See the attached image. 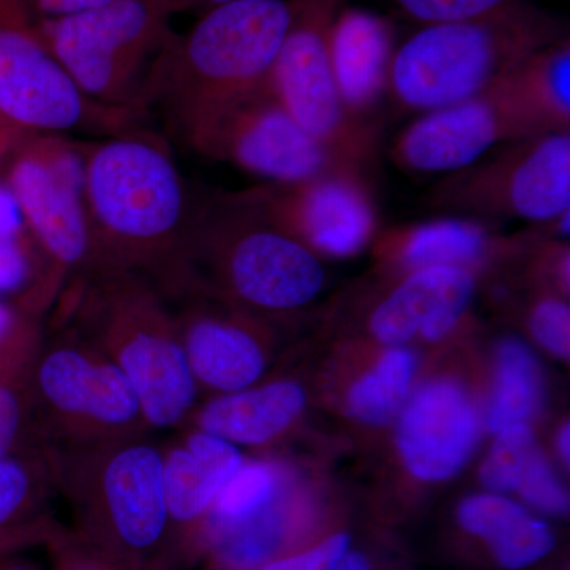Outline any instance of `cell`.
Returning <instances> with one entry per match:
<instances>
[{
	"label": "cell",
	"instance_id": "7c38bea8",
	"mask_svg": "<svg viewBox=\"0 0 570 570\" xmlns=\"http://www.w3.org/2000/svg\"><path fill=\"white\" fill-rule=\"evenodd\" d=\"M341 0H295V17L269 71L279 102L340 163L367 171L377 154L376 122L355 118L337 94L330 29Z\"/></svg>",
	"mask_w": 570,
	"mask_h": 570
},
{
	"label": "cell",
	"instance_id": "603a6c76",
	"mask_svg": "<svg viewBox=\"0 0 570 570\" xmlns=\"http://www.w3.org/2000/svg\"><path fill=\"white\" fill-rule=\"evenodd\" d=\"M306 393L294 381L217 395L195 407L187 422L194 430L223 438L235 445H264L284 434L302 415Z\"/></svg>",
	"mask_w": 570,
	"mask_h": 570
},
{
	"label": "cell",
	"instance_id": "8fae6325",
	"mask_svg": "<svg viewBox=\"0 0 570 570\" xmlns=\"http://www.w3.org/2000/svg\"><path fill=\"white\" fill-rule=\"evenodd\" d=\"M428 204L449 216L550 223L570 209V132L505 142L478 163L445 175Z\"/></svg>",
	"mask_w": 570,
	"mask_h": 570
},
{
	"label": "cell",
	"instance_id": "6da1fadb",
	"mask_svg": "<svg viewBox=\"0 0 570 570\" xmlns=\"http://www.w3.org/2000/svg\"><path fill=\"white\" fill-rule=\"evenodd\" d=\"M85 200L92 275L130 273L170 292L181 277L198 198L168 142L137 126L85 142Z\"/></svg>",
	"mask_w": 570,
	"mask_h": 570
},
{
	"label": "cell",
	"instance_id": "83f0119b",
	"mask_svg": "<svg viewBox=\"0 0 570 570\" xmlns=\"http://www.w3.org/2000/svg\"><path fill=\"white\" fill-rule=\"evenodd\" d=\"M414 373L415 355L409 348H389L348 390V415L367 425H385L406 404Z\"/></svg>",
	"mask_w": 570,
	"mask_h": 570
},
{
	"label": "cell",
	"instance_id": "4dcf8cb0",
	"mask_svg": "<svg viewBox=\"0 0 570 570\" xmlns=\"http://www.w3.org/2000/svg\"><path fill=\"white\" fill-rule=\"evenodd\" d=\"M36 354L0 363V459L36 438L29 400V371Z\"/></svg>",
	"mask_w": 570,
	"mask_h": 570
},
{
	"label": "cell",
	"instance_id": "ab89813d",
	"mask_svg": "<svg viewBox=\"0 0 570 570\" xmlns=\"http://www.w3.org/2000/svg\"><path fill=\"white\" fill-rule=\"evenodd\" d=\"M336 570H371L370 564H367L366 558L362 557L360 553H344V557L341 558V561L337 562Z\"/></svg>",
	"mask_w": 570,
	"mask_h": 570
},
{
	"label": "cell",
	"instance_id": "44dd1931",
	"mask_svg": "<svg viewBox=\"0 0 570 570\" xmlns=\"http://www.w3.org/2000/svg\"><path fill=\"white\" fill-rule=\"evenodd\" d=\"M56 491L39 439L0 459V558L32 546H50L66 528L52 513Z\"/></svg>",
	"mask_w": 570,
	"mask_h": 570
},
{
	"label": "cell",
	"instance_id": "52a82bcc",
	"mask_svg": "<svg viewBox=\"0 0 570 570\" xmlns=\"http://www.w3.org/2000/svg\"><path fill=\"white\" fill-rule=\"evenodd\" d=\"M29 400L33 433L45 445L88 448L149 430L122 371L67 325L43 335L29 371Z\"/></svg>",
	"mask_w": 570,
	"mask_h": 570
},
{
	"label": "cell",
	"instance_id": "f1b7e54d",
	"mask_svg": "<svg viewBox=\"0 0 570 570\" xmlns=\"http://www.w3.org/2000/svg\"><path fill=\"white\" fill-rule=\"evenodd\" d=\"M287 478V472L279 464L266 461L243 464L230 482L217 494L205 530L212 524L228 523L249 515L275 497Z\"/></svg>",
	"mask_w": 570,
	"mask_h": 570
},
{
	"label": "cell",
	"instance_id": "4fadbf2b",
	"mask_svg": "<svg viewBox=\"0 0 570 570\" xmlns=\"http://www.w3.org/2000/svg\"><path fill=\"white\" fill-rule=\"evenodd\" d=\"M189 148L276 184L298 183L336 167H351L335 159L296 122L269 81L220 112Z\"/></svg>",
	"mask_w": 570,
	"mask_h": 570
},
{
	"label": "cell",
	"instance_id": "5b68a950",
	"mask_svg": "<svg viewBox=\"0 0 570 570\" xmlns=\"http://www.w3.org/2000/svg\"><path fill=\"white\" fill-rule=\"evenodd\" d=\"M324 283L318 255L243 190L198 200L181 277L167 295L198 292L242 309L283 314L313 302Z\"/></svg>",
	"mask_w": 570,
	"mask_h": 570
},
{
	"label": "cell",
	"instance_id": "f35d334b",
	"mask_svg": "<svg viewBox=\"0 0 570 570\" xmlns=\"http://www.w3.org/2000/svg\"><path fill=\"white\" fill-rule=\"evenodd\" d=\"M235 2H245V0H171L175 13H197L198 17L217 7Z\"/></svg>",
	"mask_w": 570,
	"mask_h": 570
},
{
	"label": "cell",
	"instance_id": "ba28073f",
	"mask_svg": "<svg viewBox=\"0 0 570 570\" xmlns=\"http://www.w3.org/2000/svg\"><path fill=\"white\" fill-rule=\"evenodd\" d=\"M175 14L171 0H110L39 24L52 56L88 99L142 116L154 63L175 33Z\"/></svg>",
	"mask_w": 570,
	"mask_h": 570
},
{
	"label": "cell",
	"instance_id": "5bb4252c",
	"mask_svg": "<svg viewBox=\"0 0 570 570\" xmlns=\"http://www.w3.org/2000/svg\"><path fill=\"white\" fill-rule=\"evenodd\" d=\"M367 171L333 170L298 183H266L247 190L265 216L314 254L346 258L377 232V205Z\"/></svg>",
	"mask_w": 570,
	"mask_h": 570
},
{
	"label": "cell",
	"instance_id": "ac0fdd59",
	"mask_svg": "<svg viewBox=\"0 0 570 570\" xmlns=\"http://www.w3.org/2000/svg\"><path fill=\"white\" fill-rule=\"evenodd\" d=\"M478 409L463 385L438 379L417 390L401 409L396 444L414 478L441 482L455 475L474 452Z\"/></svg>",
	"mask_w": 570,
	"mask_h": 570
},
{
	"label": "cell",
	"instance_id": "7a4b0ae2",
	"mask_svg": "<svg viewBox=\"0 0 570 570\" xmlns=\"http://www.w3.org/2000/svg\"><path fill=\"white\" fill-rule=\"evenodd\" d=\"M295 0H245L206 11L174 33L154 63L146 112L157 108L187 146L230 105L268 81Z\"/></svg>",
	"mask_w": 570,
	"mask_h": 570
},
{
	"label": "cell",
	"instance_id": "60d3db41",
	"mask_svg": "<svg viewBox=\"0 0 570 570\" xmlns=\"http://www.w3.org/2000/svg\"><path fill=\"white\" fill-rule=\"evenodd\" d=\"M18 138H21L20 135L10 132L9 129L0 124V164L6 160L7 154L10 153L11 146L17 142Z\"/></svg>",
	"mask_w": 570,
	"mask_h": 570
},
{
	"label": "cell",
	"instance_id": "836d02e7",
	"mask_svg": "<svg viewBox=\"0 0 570 570\" xmlns=\"http://www.w3.org/2000/svg\"><path fill=\"white\" fill-rule=\"evenodd\" d=\"M409 17L438 24L475 20L510 7V0H396Z\"/></svg>",
	"mask_w": 570,
	"mask_h": 570
},
{
	"label": "cell",
	"instance_id": "f546056e",
	"mask_svg": "<svg viewBox=\"0 0 570 570\" xmlns=\"http://www.w3.org/2000/svg\"><path fill=\"white\" fill-rule=\"evenodd\" d=\"M540 453L528 423L504 428L499 431L497 442L480 468V479L487 489L498 493L519 491Z\"/></svg>",
	"mask_w": 570,
	"mask_h": 570
},
{
	"label": "cell",
	"instance_id": "7bdbcfd3",
	"mask_svg": "<svg viewBox=\"0 0 570 570\" xmlns=\"http://www.w3.org/2000/svg\"><path fill=\"white\" fill-rule=\"evenodd\" d=\"M0 570H33L32 568H29V566L26 564H6L0 568Z\"/></svg>",
	"mask_w": 570,
	"mask_h": 570
},
{
	"label": "cell",
	"instance_id": "9a60e30c",
	"mask_svg": "<svg viewBox=\"0 0 570 570\" xmlns=\"http://www.w3.org/2000/svg\"><path fill=\"white\" fill-rule=\"evenodd\" d=\"M538 134L546 132L508 94L493 86L472 99L422 112L396 135L390 156L411 174L450 175L505 142Z\"/></svg>",
	"mask_w": 570,
	"mask_h": 570
},
{
	"label": "cell",
	"instance_id": "9c48e42d",
	"mask_svg": "<svg viewBox=\"0 0 570 570\" xmlns=\"http://www.w3.org/2000/svg\"><path fill=\"white\" fill-rule=\"evenodd\" d=\"M6 178L48 268L56 302L96 268L85 200V142L22 135L7 154Z\"/></svg>",
	"mask_w": 570,
	"mask_h": 570
},
{
	"label": "cell",
	"instance_id": "ffe728a7",
	"mask_svg": "<svg viewBox=\"0 0 570 570\" xmlns=\"http://www.w3.org/2000/svg\"><path fill=\"white\" fill-rule=\"evenodd\" d=\"M393 32L384 18L346 10L330 29V62L337 94L355 118L374 122L387 96L393 61Z\"/></svg>",
	"mask_w": 570,
	"mask_h": 570
},
{
	"label": "cell",
	"instance_id": "8d00e7d4",
	"mask_svg": "<svg viewBox=\"0 0 570 570\" xmlns=\"http://www.w3.org/2000/svg\"><path fill=\"white\" fill-rule=\"evenodd\" d=\"M347 534H335L303 553L285 554L261 570H336L337 562L348 549Z\"/></svg>",
	"mask_w": 570,
	"mask_h": 570
},
{
	"label": "cell",
	"instance_id": "277c9868",
	"mask_svg": "<svg viewBox=\"0 0 570 570\" xmlns=\"http://www.w3.org/2000/svg\"><path fill=\"white\" fill-rule=\"evenodd\" d=\"M58 302L59 324L80 333L122 371L149 430L184 426L200 390L174 309L153 281L100 273L67 285Z\"/></svg>",
	"mask_w": 570,
	"mask_h": 570
},
{
	"label": "cell",
	"instance_id": "8992f818",
	"mask_svg": "<svg viewBox=\"0 0 570 570\" xmlns=\"http://www.w3.org/2000/svg\"><path fill=\"white\" fill-rule=\"evenodd\" d=\"M551 43L557 39L549 22L512 7L475 20L426 24L393 55L389 94L409 111L463 102Z\"/></svg>",
	"mask_w": 570,
	"mask_h": 570
},
{
	"label": "cell",
	"instance_id": "b9f144b4",
	"mask_svg": "<svg viewBox=\"0 0 570 570\" xmlns=\"http://www.w3.org/2000/svg\"><path fill=\"white\" fill-rule=\"evenodd\" d=\"M569 438L570 430L569 423H566L564 426L561 428L560 436H558V450H560L561 459L569 464Z\"/></svg>",
	"mask_w": 570,
	"mask_h": 570
},
{
	"label": "cell",
	"instance_id": "d6986e66",
	"mask_svg": "<svg viewBox=\"0 0 570 570\" xmlns=\"http://www.w3.org/2000/svg\"><path fill=\"white\" fill-rule=\"evenodd\" d=\"M475 288V273L459 266L411 269L371 309V335L387 346L415 336L444 340L466 316Z\"/></svg>",
	"mask_w": 570,
	"mask_h": 570
},
{
	"label": "cell",
	"instance_id": "e0dca14e",
	"mask_svg": "<svg viewBox=\"0 0 570 570\" xmlns=\"http://www.w3.org/2000/svg\"><path fill=\"white\" fill-rule=\"evenodd\" d=\"M243 464L245 459L235 444L194 428L163 449L165 502L176 569L202 553L214 501Z\"/></svg>",
	"mask_w": 570,
	"mask_h": 570
},
{
	"label": "cell",
	"instance_id": "3957f363",
	"mask_svg": "<svg viewBox=\"0 0 570 570\" xmlns=\"http://www.w3.org/2000/svg\"><path fill=\"white\" fill-rule=\"evenodd\" d=\"M41 448L56 491L69 504L75 538L130 570L176 569L163 449L145 436Z\"/></svg>",
	"mask_w": 570,
	"mask_h": 570
},
{
	"label": "cell",
	"instance_id": "30bf717a",
	"mask_svg": "<svg viewBox=\"0 0 570 570\" xmlns=\"http://www.w3.org/2000/svg\"><path fill=\"white\" fill-rule=\"evenodd\" d=\"M134 112L94 104L52 56L26 0H0V124L20 135L137 126Z\"/></svg>",
	"mask_w": 570,
	"mask_h": 570
},
{
	"label": "cell",
	"instance_id": "1f68e13d",
	"mask_svg": "<svg viewBox=\"0 0 570 570\" xmlns=\"http://www.w3.org/2000/svg\"><path fill=\"white\" fill-rule=\"evenodd\" d=\"M531 335L550 354L569 358L570 309L560 296L547 295L535 299L528 314Z\"/></svg>",
	"mask_w": 570,
	"mask_h": 570
},
{
	"label": "cell",
	"instance_id": "4316f807",
	"mask_svg": "<svg viewBox=\"0 0 570 570\" xmlns=\"http://www.w3.org/2000/svg\"><path fill=\"white\" fill-rule=\"evenodd\" d=\"M543 377L535 355L519 337H508L498 346L497 387L489 414L493 433L528 423L542 406Z\"/></svg>",
	"mask_w": 570,
	"mask_h": 570
},
{
	"label": "cell",
	"instance_id": "2e32d148",
	"mask_svg": "<svg viewBox=\"0 0 570 570\" xmlns=\"http://www.w3.org/2000/svg\"><path fill=\"white\" fill-rule=\"evenodd\" d=\"M167 299L198 390L224 395L253 387L264 376L268 363L264 336L245 309L198 292Z\"/></svg>",
	"mask_w": 570,
	"mask_h": 570
},
{
	"label": "cell",
	"instance_id": "d6a6232c",
	"mask_svg": "<svg viewBox=\"0 0 570 570\" xmlns=\"http://www.w3.org/2000/svg\"><path fill=\"white\" fill-rule=\"evenodd\" d=\"M43 340L40 317L0 302V363L31 355Z\"/></svg>",
	"mask_w": 570,
	"mask_h": 570
},
{
	"label": "cell",
	"instance_id": "cb8c5ba5",
	"mask_svg": "<svg viewBox=\"0 0 570 570\" xmlns=\"http://www.w3.org/2000/svg\"><path fill=\"white\" fill-rule=\"evenodd\" d=\"M461 527L485 540L499 564L519 570L534 564L554 547L553 532L512 499L499 494L468 498L459 509Z\"/></svg>",
	"mask_w": 570,
	"mask_h": 570
},
{
	"label": "cell",
	"instance_id": "74e56055",
	"mask_svg": "<svg viewBox=\"0 0 570 570\" xmlns=\"http://www.w3.org/2000/svg\"><path fill=\"white\" fill-rule=\"evenodd\" d=\"M39 21L69 17L80 11L96 9L110 0H26Z\"/></svg>",
	"mask_w": 570,
	"mask_h": 570
},
{
	"label": "cell",
	"instance_id": "484cf974",
	"mask_svg": "<svg viewBox=\"0 0 570 570\" xmlns=\"http://www.w3.org/2000/svg\"><path fill=\"white\" fill-rule=\"evenodd\" d=\"M0 295L20 296L18 306L40 318L56 303L47 264L3 181H0Z\"/></svg>",
	"mask_w": 570,
	"mask_h": 570
},
{
	"label": "cell",
	"instance_id": "d590c367",
	"mask_svg": "<svg viewBox=\"0 0 570 570\" xmlns=\"http://www.w3.org/2000/svg\"><path fill=\"white\" fill-rule=\"evenodd\" d=\"M48 549L51 551L55 570H130L86 546L71 534L69 528L52 540Z\"/></svg>",
	"mask_w": 570,
	"mask_h": 570
},
{
	"label": "cell",
	"instance_id": "d4e9b609",
	"mask_svg": "<svg viewBox=\"0 0 570 570\" xmlns=\"http://www.w3.org/2000/svg\"><path fill=\"white\" fill-rule=\"evenodd\" d=\"M543 132H570V48L557 41L498 82Z\"/></svg>",
	"mask_w": 570,
	"mask_h": 570
},
{
	"label": "cell",
	"instance_id": "e575fe53",
	"mask_svg": "<svg viewBox=\"0 0 570 570\" xmlns=\"http://www.w3.org/2000/svg\"><path fill=\"white\" fill-rule=\"evenodd\" d=\"M521 497L527 499L535 509L551 515H564L569 510V494L561 480L554 474L549 461L543 453L538 459L524 478L519 489Z\"/></svg>",
	"mask_w": 570,
	"mask_h": 570
},
{
	"label": "cell",
	"instance_id": "7402d4cb",
	"mask_svg": "<svg viewBox=\"0 0 570 570\" xmlns=\"http://www.w3.org/2000/svg\"><path fill=\"white\" fill-rule=\"evenodd\" d=\"M520 243L521 239L499 238L483 220L444 214L438 219L385 232L379 238V254L406 272L426 266H459L475 273Z\"/></svg>",
	"mask_w": 570,
	"mask_h": 570
}]
</instances>
